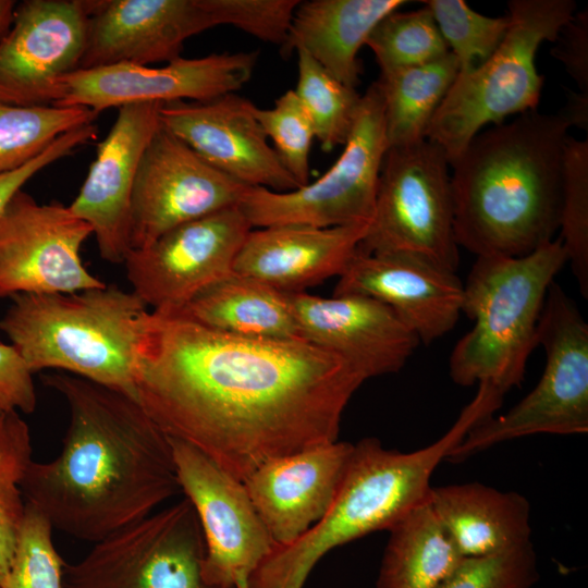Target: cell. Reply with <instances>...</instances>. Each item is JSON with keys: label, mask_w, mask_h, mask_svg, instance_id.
<instances>
[{"label": "cell", "mask_w": 588, "mask_h": 588, "mask_svg": "<svg viewBox=\"0 0 588 588\" xmlns=\"http://www.w3.org/2000/svg\"><path fill=\"white\" fill-rule=\"evenodd\" d=\"M291 296L302 339L344 358L367 379L401 370L420 343L373 298L356 294L326 298L305 292Z\"/></svg>", "instance_id": "obj_22"}, {"label": "cell", "mask_w": 588, "mask_h": 588, "mask_svg": "<svg viewBox=\"0 0 588 588\" xmlns=\"http://www.w3.org/2000/svg\"><path fill=\"white\" fill-rule=\"evenodd\" d=\"M566 262L560 238L523 257H477L462 308L474 326L451 353L453 382L486 385L502 396L520 384L547 293Z\"/></svg>", "instance_id": "obj_6"}, {"label": "cell", "mask_w": 588, "mask_h": 588, "mask_svg": "<svg viewBox=\"0 0 588 588\" xmlns=\"http://www.w3.org/2000/svg\"><path fill=\"white\" fill-rule=\"evenodd\" d=\"M10 298L0 331L33 373L58 369L134 397L136 351L148 311L135 293L105 284Z\"/></svg>", "instance_id": "obj_5"}, {"label": "cell", "mask_w": 588, "mask_h": 588, "mask_svg": "<svg viewBox=\"0 0 588 588\" xmlns=\"http://www.w3.org/2000/svg\"><path fill=\"white\" fill-rule=\"evenodd\" d=\"M90 234L91 226L69 206L40 205L19 191L0 217V298L103 286L81 259Z\"/></svg>", "instance_id": "obj_13"}, {"label": "cell", "mask_w": 588, "mask_h": 588, "mask_svg": "<svg viewBox=\"0 0 588 588\" xmlns=\"http://www.w3.org/2000/svg\"><path fill=\"white\" fill-rule=\"evenodd\" d=\"M252 225L238 205L185 222L124 264L132 292L152 310L182 309L197 294L234 272Z\"/></svg>", "instance_id": "obj_12"}, {"label": "cell", "mask_w": 588, "mask_h": 588, "mask_svg": "<svg viewBox=\"0 0 588 588\" xmlns=\"http://www.w3.org/2000/svg\"><path fill=\"white\" fill-rule=\"evenodd\" d=\"M499 402L478 389L451 428L414 452L383 448L376 438L353 444L335 497L324 516L303 536L273 551L249 575V588H303L310 571L329 551L378 530H388L429 501L431 475L477 424L492 416Z\"/></svg>", "instance_id": "obj_4"}, {"label": "cell", "mask_w": 588, "mask_h": 588, "mask_svg": "<svg viewBox=\"0 0 588 588\" xmlns=\"http://www.w3.org/2000/svg\"><path fill=\"white\" fill-rule=\"evenodd\" d=\"M248 99L228 94L205 102L161 103L159 123L206 162L248 187L299 188L269 144Z\"/></svg>", "instance_id": "obj_18"}, {"label": "cell", "mask_w": 588, "mask_h": 588, "mask_svg": "<svg viewBox=\"0 0 588 588\" xmlns=\"http://www.w3.org/2000/svg\"><path fill=\"white\" fill-rule=\"evenodd\" d=\"M205 554L198 516L184 498L64 563L63 588H223L206 581Z\"/></svg>", "instance_id": "obj_11"}, {"label": "cell", "mask_w": 588, "mask_h": 588, "mask_svg": "<svg viewBox=\"0 0 588 588\" xmlns=\"http://www.w3.org/2000/svg\"><path fill=\"white\" fill-rule=\"evenodd\" d=\"M88 10L78 70L168 63L186 39L219 26L215 0H88Z\"/></svg>", "instance_id": "obj_19"}, {"label": "cell", "mask_w": 588, "mask_h": 588, "mask_svg": "<svg viewBox=\"0 0 588 588\" xmlns=\"http://www.w3.org/2000/svg\"><path fill=\"white\" fill-rule=\"evenodd\" d=\"M292 293L232 272L197 294L179 311L212 330L267 340H303Z\"/></svg>", "instance_id": "obj_27"}, {"label": "cell", "mask_w": 588, "mask_h": 588, "mask_svg": "<svg viewBox=\"0 0 588 588\" xmlns=\"http://www.w3.org/2000/svg\"><path fill=\"white\" fill-rule=\"evenodd\" d=\"M366 45L380 72L425 64L450 52L428 7L394 11L372 29Z\"/></svg>", "instance_id": "obj_33"}, {"label": "cell", "mask_w": 588, "mask_h": 588, "mask_svg": "<svg viewBox=\"0 0 588 588\" xmlns=\"http://www.w3.org/2000/svg\"><path fill=\"white\" fill-rule=\"evenodd\" d=\"M37 403L33 372L12 344L0 342V416L30 414Z\"/></svg>", "instance_id": "obj_41"}, {"label": "cell", "mask_w": 588, "mask_h": 588, "mask_svg": "<svg viewBox=\"0 0 588 588\" xmlns=\"http://www.w3.org/2000/svg\"><path fill=\"white\" fill-rule=\"evenodd\" d=\"M367 377L305 340L231 335L179 311H147L134 397L170 438L243 481L261 464L338 441Z\"/></svg>", "instance_id": "obj_1"}, {"label": "cell", "mask_w": 588, "mask_h": 588, "mask_svg": "<svg viewBox=\"0 0 588 588\" xmlns=\"http://www.w3.org/2000/svg\"><path fill=\"white\" fill-rule=\"evenodd\" d=\"M539 577L529 541L494 554L465 558L437 588H531Z\"/></svg>", "instance_id": "obj_38"}, {"label": "cell", "mask_w": 588, "mask_h": 588, "mask_svg": "<svg viewBox=\"0 0 588 588\" xmlns=\"http://www.w3.org/2000/svg\"><path fill=\"white\" fill-rule=\"evenodd\" d=\"M552 54L560 60L579 91L588 94V12L575 13L562 27Z\"/></svg>", "instance_id": "obj_42"}, {"label": "cell", "mask_w": 588, "mask_h": 588, "mask_svg": "<svg viewBox=\"0 0 588 588\" xmlns=\"http://www.w3.org/2000/svg\"><path fill=\"white\" fill-rule=\"evenodd\" d=\"M295 94L308 112L323 151L344 146L353 128L362 95L331 76L304 51H297Z\"/></svg>", "instance_id": "obj_31"}, {"label": "cell", "mask_w": 588, "mask_h": 588, "mask_svg": "<svg viewBox=\"0 0 588 588\" xmlns=\"http://www.w3.org/2000/svg\"><path fill=\"white\" fill-rule=\"evenodd\" d=\"M98 114L85 107H19L0 102V174L24 166L59 136L94 123Z\"/></svg>", "instance_id": "obj_30"}, {"label": "cell", "mask_w": 588, "mask_h": 588, "mask_svg": "<svg viewBox=\"0 0 588 588\" xmlns=\"http://www.w3.org/2000/svg\"><path fill=\"white\" fill-rule=\"evenodd\" d=\"M388 531L377 588H437L465 559L436 515L430 499Z\"/></svg>", "instance_id": "obj_28"}, {"label": "cell", "mask_w": 588, "mask_h": 588, "mask_svg": "<svg viewBox=\"0 0 588 588\" xmlns=\"http://www.w3.org/2000/svg\"><path fill=\"white\" fill-rule=\"evenodd\" d=\"M255 114L282 164L299 187L310 182L309 154L316 138L311 119L293 89L275 99L273 107Z\"/></svg>", "instance_id": "obj_37"}, {"label": "cell", "mask_w": 588, "mask_h": 588, "mask_svg": "<svg viewBox=\"0 0 588 588\" xmlns=\"http://www.w3.org/2000/svg\"><path fill=\"white\" fill-rule=\"evenodd\" d=\"M170 442L181 491L204 534V577L210 585L234 588L238 579H248L275 543L241 480L188 443L173 438Z\"/></svg>", "instance_id": "obj_16"}, {"label": "cell", "mask_w": 588, "mask_h": 588, "mask_svg": "<svg viewBox=\"0 0 588 588\" xmlns=\"http://www.w3.org/2000/svg\"><path fill=\"white\" fill-rule=\"evenodd\" d=\"M32 454L29 427L19 412L0 416V587L10 571L25 513L21 483Z\"/></svg>", "instance_id": "obj_32"}, {"label": "cell", "mask_w": 588, "mask_h": 588, "mask_svg": "<svg viewBox=\"0 0 588 588\" xmlns=\"http://www.w3.org/2000/svg\"><path fill=\"white\" fill-rule=\"evenodd\" d=\"M257 60V51L224 52L180 57L162 66L118 63L76 70L61 78L64 96L57 106L100 113L132 103L205 102L242 88Z\"/></svg>", "instance_id": "obj_17"}, {"label": "cell", "mask_w": 588, "mask_h": 588, "mask_svg": "<svg viewBox=\"0 0 588 588\" xmlns=\"http://www.w3.org/2000/svg\"><path fill=\"white\" fill-rule=\"evenodd\" d=\"M352 450L335 441L273 458L242 481L275 546L294 542L324 516Z\"/></svg>", "instance_id": "obj_23"}, {"label": "cell", "mask_w": 588, "mask_h": 588, "mask_svg": "<svg viewBox=\"0 0 588 588\" xmlns=\"http://www.w3.org/2000/svg\"><path fill=\"white\" fill-rule=\"evenodd\" d=\"M245 186L217 170L161 124L145 148L131 203V249L166 232L236 206Z\"/></svg>", "instance_id": "obj_14"}, {"label": "cell", "mask_w": 588, "mask_h": 588, "mask_svg": "<svg viewBox=\"0 0 588 588\" xmlns=\"http://www.w3.org/2000/svg\"><path fill=\"white\" fill-rule=\"evenodd\" d=\"M88 0H24L0 38V102L57 106L61 78L79 69L86 46Z\"/></svg>", "instance_id": "obj_15"}, {"label": "cell", "mask_w": 588, "mask_h": 588, "mask_svg": "<svg viewBox=\"0 0 588 588\" xmlns=\"http://www.w3.org/2000/svg\"><path fill=\"white\" fill-rule=\"evenodd\" d=\"M235 588H249L248 587V579L247 578L238 579L235 583Z\"/></svg>", "instance_id": "obj_45"}, {"label": "cell", "mask_w": 588, "mask_h": 588, "mask_svg": "<svg viewBox=\"0 0 588 588\" xmlns=\"http://www.w3.org/2000/svg\"><path fill=\"white\" fill-rule=\"evenodd\" d=\"M434 17L450 52L466 72L485 62L499 47L510 26L509 16L478 13L464 0L422 1Z\"/></svg>", "instance_id": "obj_35"}, {"label": "cell", "mask_w": 588, "mask_h": 588, "mask_svg": "<svg viewBox=\"0 0 588 588\" xmlns=\"http://www.w3.org/2000/svg\"><path fill=\"white\" fill-rule=\"evenodd\" d=\"M560 240L580 294L588 297V140L567 137L563 157Z\"/></svg>", "instance_id": "obj_34"}, {"label": "cell", "mask_w": 588, "mask_h": 588, "mask_svg": "<svg viewBox=\"0 0 588 588\" xmlns=\"http://www.w3.org/2000/svg\"><path fill=\"white\" fill-rule=\"evenodd\" d=\"M96 137L97 127L94 123L72 130L59 136L47 149L24 166L0 174V217L12 197L36 173Z\"/></svg>", "instance_id": "obj_40"}, {"label": "cell", "mask_w": 588, "mask_h": 588, "mask_svg": "<svg viewBox=\"0 0 588 588\" xmlns=\"http://www.w3.org/2000/svg\"><path fill=\"white\" fill-rule=\"evenodd\" d=\"M42 381L65 400L69 426L21 489L53 528L95 543L181 491L170 438L133 396L61 371Z\"/></svg>", "instance_id": "obj_2"}, {"label": "cell", "mask_w": 588, "mask_h": 588, "mask_svg": "<svg viewBox=\"0 0 588 588\" xmlns=\"http://www.w3.org/2000/svg\"><path fill=\"white\" fill-rule=\"evenodd\" d=\"M344 294L384 304L428 345L455 327L464 284L454 271L418 254L356 252L333 292Z\"/></svg>", "instance_id": "obj_20"}, {"label": "cell", "mask_w": 588, "mask_h": 588, "mask_svg": "<svg viewBox=\"0 0 588 588\" xmlns=\"http://www.w3.org/2000/svg\"><path fill=\"white\" fill-rule=\"evenodd\" d=\"M299 0H216L220 25H231L259 40L284 44Z\"/></svg>", "instance_id": "obj_39"}, {"label": "cell", "mask_w": 588, "mask_h": 588, "mask_svg": "<svg viewBox=\"0 0 588 588\" xmlns=\"http://www.w3.org/2000/svg\"><path fill=\"white\" fill-rule=\"evenodd\" d=\"M343 151L318 180L290 192L247 187L238 207L252 228L369 225L384 155L383 101L376 82L362 95Z\"/></svg>", "instance_id": "obj_9"}, {"label": "cell", "mask_w": 588, "mask_h": 588, "mask_svg": "<svg viewBox=\"0 0 588 588\" xmlns=\"http://www.w3.org/2000/svg\"><path fill=\"white\" fill-rule=\"evenodd\" d=\"M566 109L562 112L572 125L588 128V94L568 91Z\"/></svg>", "instance_id": "obj_43"}, {"label": "cell", "mask_w": 588, "mask_h": 588, "mask_svg": "<svg viewBox=\"0 0 588 588\" xmlns=\"http://www.w3.org/2000/svg\"><path fill=\"white\" fill-rule=\"evenodd\" d=\"M161 103H132L118 108L117 119L99 143L96 159L69 206L95 234L99 255L123 262L131 249V203L140 158L159 126Z\"/></svg>", "instance_id": "obj_21"}, {"label": "cell", "mask_w": 588, "mask_h": 588, "mask_svg": "<svg viewBox=\"0 0 588 588\" xmlns=\"http://www.w3.org/2000/svg\"><path fill=\"white\" fill-rule=\"evenodd\" d=\"M537 341L546 353L538 383L505 414L474 426L448 461L463 462L504 441L537 433L588 432V324L555 282L544 299Z\"/></svg>", "instance_id": "obj_8"}, {"label": "cell", "mask_w": 588, "mask_h": 588, "mask_svg": "<svg viewBox=\"0 0 588 588\" xmlns=\"http://www.w3.org/2000/svg\"><path fill=\"white\" fill-rule=\"evenodd\" d=\"M452 52L434 61L380 72L389 148L426 139L430 122L458 73Z\"/></svg>", "instance_id": "obj_29"}, {"label": "cell", "mask_w": 588, "mask_h": 588, "mask_svg": "<svg viewBox=\"0 0 588 588\" xmlns=\"http://www.w3.org/2000/svg\"><path fill=\"white\" fill-rule=\"evenodd\" d=\"M368 226L286 224L252 229L236 257L234 272L286 293L304 292L346 270Z\"/></svg>", "instance_id": "obj_24"}, {"label": "cell", "mask_w": 588, "mask_h": 588, "mask_svg": "<svg viewBox=\"0 0 588 588\" xmlns=\"http://www.w3.org/2000/svg\"><path fill=\"white\" fill-rule=\"evenodd\" d=\"M507 7L510 26L501 44L485 62L457 73L427 130L426 139L444 151L449 163L486 125L537 110L543 86L537 51L556 40L577 5L573 0H511Z\"/></svg>", "instance_id": "obj_7"}, {"label": "cell", "mask_w": 588, "mask_h": 588, "mask_svg": "<svg viewBox=\"0 0 588 588\" xmlns=\"http://www.w3.org/2000/svg\"><path fill=\"white\" fill-rule=\"evenodd\" d=\"M430 504L464 558L494 554L530 540V504L515 491L480 482L432 487Z\"/></svg>", "instance_id": "obj_26"}, {"label": "cell", "mask_w": 588, "mask_h": 588, "mask_svg": "<svg viewBox=\"0 0 588 588\" xmlns=\"http://www.w3.org/2000/svg\"><path fill=\"white\" fill-rule=\"evenodd\" d=\"M15 5V1L0 0V38L5 34L11 25Z\"/></svg>", "instance_id": "obj_44"}, {"label": "cell", "mask_w": 588, "mask_h": 588, "mask_svg": "<svg viewBox=\"0 0 588 588\" xmlns=\"http://www.w3.org/2000/svg\"><path fill=\"white\" fill-rule=\"evenodd\" d=\"M564 114L537 110L479 132L451 163L454 234L477 257H523L560 230Z\"/></svg>", "instance_id": "obj_3"}, {"label": "cell", "mask_w": 588, "mask_h": 588, "mask_svg": "<svg viewBox=\"0 0 588 588\" xmlns=\"http://www.w3.org/2000/svg\"><path fill=\"white\" fill-rule=\"evenodd\" d=\"M450 163L434 143L388 148L379 176L375 213L357 252L413 253L456 271Z\"/></svg>", "instance_id": "obj_10"}, {"label": "cell", "mask_w": 588, "mask_h": 588, "mask_svg": "<svg viewBox=\"0 0 588 588\" xmlns=\"http://www.w3.org/2000/svg\"><path fill=\"white\" fill-rule=\"evenodd\" d=\"M404 0H307L295 9L280 47L283 57L304 51L342 84L356 88L360 48L376 25Z\"/></svg>", "instance_id": "obj_25"}, {"label": "cell", "mask_w": 588, "mask_h": 588, "mask_svg": "<svg viewBox=\"0 0 588 588\" xmlns=\"http://www.w3.org/2000/svg\"><path fill=\"white\" fill-rule=\"evenodd\" d=\"M52 529L26 502L12 564L0 588H63L64 562L53 546Z\"/></svg>", "instance_id": "obj_36"}]
</instances>
